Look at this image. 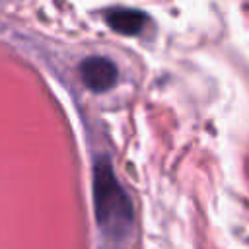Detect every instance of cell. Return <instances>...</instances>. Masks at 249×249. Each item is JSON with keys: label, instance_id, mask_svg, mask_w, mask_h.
Segmentation results:
<instances>
[{"label": "cell", "instance_id": "obj_1", "mask_svg": "<svg viewBox=\"0 0 249 249\" xmlns=\"http://www.w3.org/2000/svg\"><path fill=\"white\" fill-rule=\"evenodd\" d=\"M93 208L97 226L107 237H126L134 220L132 204L105 156L97 158L93 165Z\"/></svg>", "mask_w": 249, "mask_h": 249}, {"label": "cell", "instance_id": "obj_2", "mask_svg": "<svg viewBox=\"0 0 249 249\" xmlns=\"http://www.w3.org/2000/svg\"><path fill=\"white\" fill-rule=\"evenodd\" d=\"M80 74L91 91H107L117 84L119 68L107 56H88L80 64Z\"/></svg>", "mask_w": 249, "mask_h": 249}, {"label": "cell", "instance_id": "obj_3", "mask_svg": "<svg viewBox=\"0 0 249 249\" xmlns=\"http://www.w3.org/2000/svg\"><path fill=\"white\" fill-rule=\"evenodd\" d=\"M109 27L121 35H138L142 33L144 25L148 23V16L134 8H113L105 16Z\"/></svg>", "mask_w": 249, "mask_h": 249}]
</instances>
